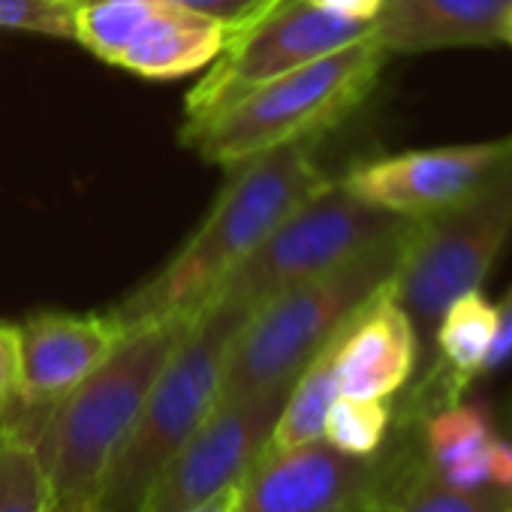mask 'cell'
I'll return each instance as SVG.
<instances>
[{
	"instance_id": "6",
	"label": "cell",
	"mask_w": 512,
	"mask_h": 512,
	"mask_svg": "<svg viewBox=\"0 0 512 512\" xmlns=\"http://www.w3.org/2000/svg\"><path fill=\"white\" fill-rule=\"evenodd\" d=\"M512 235V142L458 202L410 217L392 296L419 329H434L461 293L479 290Z\"/></svg>"
},
{
	"instance_id": "26",
	"label": "cell",
	"mask_w": 512,
	"mask_h": 512,
	"mask_svg": "<svg viewBox=\"0 0 512 512\" xmlns=\"http://www.w3.org/2000/svg\"><path fill=\"white\" fill-rule=\"evenodd\" d=\"M311 4L335 13V16H344V19H353V22H371L377 19V13L383 10L386 0H311Z\"/></svg>"
},
{
	"instance_id": "15",
	"label": "cell",
	"mask_w": 512,
	"mask_h": 512,
	"mask_svg": "<svg viewBox=\"0 0 512 512\" xmlns=\"http://www.w3.org/2000/svg\"><path fill=\"white\" fill-rule=\"evenodd\" d=\"M226 40L229 28L220 22L169 4V0H154L148 16L124 43L115 67L157 82L184 79L205 70L220 55Z\"/></svg>"
},
{
	"instance_id": "20",
	"label": "cell",
	"mask_w": 512,
	"mask_h": 512,
	"mask_svg": "<svg viewBox=\"0 0 512 512\" xmlns=\"http://www.w3.org/2000/svg\"><path fill=\"white\" fill-rule=\"evenodd\" d=\"M494 440L491 413L485 404H449L425 419V464L443 470L455 461H464L482 452Z\"/></svg>"
},
{
	"instance_id": "9",
	"label": "cell",
	"mask_w": 512,
	"mask_h": 512,
	"mask_svg": "<svg viewBox=\"0 0 512 512\" xmlns=\"http://www.w3.org/2000/svg\"><path fill=\"white\" fill-rule=\"evenodd\" d=\"M290 386L250 398L217 401L208 419L169 458L139 512H184L193 503L241 482L263 455Z\"/></svg>"
},
{
	"instance_id": "1",
	"label": "cell",
	"mask_w": 512,
	"mask_h": 512,
	"mask_svg": "<svg viewBox=\"0 0 512 512\" xmlns=\"http://www.w3.org/2000/svg\"><path fill=\"white\" fill-rule=\"evenodd\" d=\"M329 181L317 163L314 139L235 166L214 208L172 263L112 314L127 332L157 320L196 317L269 232Z\"/></svg>"
},
{
	"instance_id": "18",
	"label": "cell",
	"mask_w": 512,
	"mask_h": 512,
	"mask_svg": "<svg viewBox=\"0 0 512 512\" xmlns=\"http://www.w3.org/2000/svg\"><path fill=\"white\" fill-rule=\"evenodd\" d=\"M335 341L338 335L293 380L266 449H290V446L323 440L329 407L341 395L338 374H335Z\"/></svg>"
},
{
	"instance_id": "23",
	"label": "cell",
	"mask_w": 512,
	"mask_h": 512,
	"mask_svg": "<svg viewBox=\"0 0 512 512\" xmlns=\"http://www.w3.org/2000/svg\"><path fill=\"white\" fill-rule=\"evenodd\" d=\"M169 4H178L199 16H208V19L220 22L223 28H229V34H232L241 25L253 22L260 13H266L272 4H278V0H169Z\"/></svg>"
},
{
	"instance_id": "31",
	"label": "cell",
	"mask_w": 512,
	"mask_h": 512,
	"mask_svg": "<svg viewBox=\"0 0 512 512\" xmlns=\"http://www.w3.org/2000/svg\"><path fill=\"white\" fill-rule=\"evenodd\" d=\"M500 40L512 46V10L506 13V22H503V31H500Z\"/></svg>"
},
{
	"instance_id": "7",
	"label": "cell",
	"mask_w": 512,
	"mask_h": 512,
	"mask_svg": "<svg viewBox=\"0 0 512 512\" xmlns=\"http://www.w3.org/2000/svg\"><path fill=\"white\" fill-rule=\"evenodd\" d=\"M404 220L407 217L359 199L344 181H329L269 232L226 278L217 296L253 314L266 299L350 263L353 256L401 229Z\"/></svg>"
},
{
	"instance_id": "30",
	"label": "cell",
	"mask_w": 512,
	"mask_h": 512,
	"mask_svg": "<svg viewBox=\"0 0 512 512\" xmlns=\"http://www.w3.org/2000/svg\"><path fill=\"white\" fill-rule=\"evenodd\" d=\"M380 503H383V497H374V500H365V503H359V506H353L347 512H380Z\"/></svg>"
},
{
	"instance_id": "29",
	"label": "cell",
	"mask_w": 512,
	"mask_h": 512,
	"mask_svg": "<svg viewBox=\"0 0 512 512\" xmlns=\"http://www.w3.org/2000/svg\"><path fill=\"white\" fill-rule=\"evenodd\" d=\"M52 512H100V509H97V497H79V500L52 503Z\"/></svg>"
},
{
	"instance_id": "24",
	"label": "cell",
	"mask_w": 512,
	"mask_h": 512,
	"mask_svg": "<svg viewBox=\"0 0 512 512\" xmlns=\"http://www.w3.org/2000/svg\"><path fill=\"white\" fill-rule=\"evenodd\" d=\"M22 392V338L19 326L0 323V416L19 404Z\"/></svg>"
},
{
	"instance_id": "22",
	"label": "cell",
	"mask_w": 512,
	"mask_h": 512,
	"mask_svg": "<svg viewBox=\"0 0 512 512\" xmlns=\"http://www.w3.org/2000/svg\"><path fill=\"white\" fill-rule=\"evenodd\" d=\"M0 31L76 40V7L67 0H0Z\"/></svg>"
},
{
	"instance_id": "28",
	"label": "cell",
	"mask_w": 512,
	"mask_h": 512,
	"mask_svg": "<svg viewBox=\"0 0 512 512\" xmlns=\"http://www.w3.org/2000/svg\"><path fill=\"white\" fill-rule=\"evenodd\" d=\"M238 503H241V482H232V485L220 488L217 494L193 503L184 512H238Z\"/></svg>"
},
{
	"instance_id": "14",
	"label": "cell",
	"mask_w": 512,
	"mask_h": 512,
	"mask_svg": "<svg viewBox=\"0 0 512 512\" xmlns=\"http://www.w3.org/2000/svg\"><path fill=\"white\" fill-rule=\"evenodd\" d=\"M512 0H386L371 37L392 55H419L500 40Z\"/></svg>"
},
{
	"instance_id": "2",
	"label": "cell",
	"mask_w": 512,
	"mask_h": 512,
	"mask_svg": "<svg viewBox=\"0 0 512 512\" xmlns=\"http://www.w3.org/2000/svg\"><path fill=\"white\" fill-rule=\"evenodd\" d=\"M196 317H172L133 329L91 377L46 410L37 446L52 482V503L97 497L157 374Z\"/></svg>"
},
{
	"instance_id": "27",
	"label": "cell",
	"mask_w": 512,
	"mask_h": 512,
	"mask_svg": "<svg viewBox=\"0 0 512 512\" xmlns=\"http://www.w3.org/2000/svg\"><path fill=\"white\" fill-rule=\"evenodd\" d=\"M488 461H491V485L509 488L512 485V440H503L494 434L491 449H488Z\"/></svg>"
},
{
	"instance_id": "8",
	"label": "cell",
	"mask_w": 512,
	"mask_h": 512,
	"mask_svg": "<svg viewBox=\"0 0 512 512\" xmlns=\"http://www.w3.org/2000/svg\"><path fill=\"white\" fill-rule=\"evenodd\" d=\"M371 22L335 16L311 0H278L229 34L208 73L187 94L181 133L205 124L260 85L371 37Z\"/></svg>"
},
{
	"instance_id": "13",
	"label": "cell",
	"mask_w": 512,
	"mask_h": 512,
	"mask_svg": "<svg viewBox=\"0 0 512 512\" xmlns=\"http://www.w3.org/2000/svg\"><path fill=\"white\" fill-rule=\"evenodd\" d=\"M389 281L338 332L335 374L341 395L386 401L404 389L416 368L419 332L392 296Z\"/></svg>"
},
{
	"instance_id": "11",
	"label": "cell",
	"mask_w": 512,
	"mask_h": 512,
	"mask_svg": "<svg viewBox=\"0 0 512 512\" xmlns=\"http://www.w3.org/2000/svg\"><path fill=\"white\" fill-rule=\"evenodd\" d=\"M512 136L476 145L404 151L356 163L341 181L359 199L401 217H425L458 202L506 154Z\"/></svg>"
},
{
	"instance_id": "34",
	"label": "cell",
	"mask_w": 512,
	"mask_h": 512,
	"mask_svg": "<svg viewBox=\"0 0 512 512\" xmlns=\"http://www.w3.org/2000/svg\"><path fill=\"white\" fill-rule=\"evenodd\" d=\"M509 491H512V485H509Z\"/></svg>"
},
{
	"instance_id": "32",
	"label": "cell",
	"mask_w": 512,
	"mask_h": 512,
	"mask_svg": "<svg viewBox=\"0 0 512 512\" xmlns=\"http://www.w3.org/2000/svg\"><path fill=\"white\" fill-rule=\"evenodd\" d=\"M67 4H70V7H76V10H79V7H85V4H88V0H67Z\"/></svg>"
},
{
	"instance_id": "12",
	"label": "cell",
	"mask_w": 512,
	"mask_h": 512,
	"mask_svg": "<svg viewBox=\"0 0 512 512\" xmlns=\"http://www.w3.org/2000/svg\"><path fill=\"white\" fill-rule=\"evenodd\" d=\"M130 332L109 311L103 317L40 314L19 326L22 392L19 404L46 410L91 377Z\"/></svg>"
},
{
	"instance_id": "16",
	"label": "cell",
	"mask_w": 512,
	"mask_h": 512,
	"mask_svg": "<svg viewBox=\"0 0 512 512\" xmlns=\"http://www.w3.org/2000/svg\"><path fill=\"white\" fill-rule=\"evenodd\" d=\"M494 329L497 311L479 290L461 293L440 314L434 326L440 353V368L434 371V380H440L443 407L455 404L464 395V389L482 374L485 356L494 341Z\"/></svg>"
},
{
	"instance_id": "33",
	"label": "cell",
	"mask_w": 512,
	"mask_h": 512,
	"mask_svg": "<svg viewBox=\"0 0 512 512\" xmlns=\"http://www.w3.org/2000/svg\"><path fill=\"white\" fill-rule=\"evenodd\" d=\"M506 512H512V506H509V509H506Z\"/></svg>"
},
{
	"instance_id": "5",
	"label": "cell",
	"mask_w": 512,
	"mask_h": 512,
	"mask_svg": "<svg viewBox=\"0 0 512 512\" xmlns=\"http://www.w3.org/2000/svg\"><path fill=\"white\" fill-rule=\"evenodd\" d=\"M247 317V308L220 296L199 311L190 332L157 374L133 431L103 476L97 491L100 512L142 509L160 470L217 407L226 359Z\"/></svg>"
},
{
	"instance_id": "21",
	"label": "cell",
	"mask_w": 512,
	"mask_h": 512,
	"mask_svg": "<svg viewBox=\"0 0 512 512\" xmlns=\"http://www.w3.org/2000/svg\"><path fill=\"white\" fill-rule=\"evenodd\" d=\"M392 425V407L383 398L338 395L329 407L323 440L344 455L374 458Z\"/></svg>"
},
{
	"instance_id": "3",
	"label": "cell",
	"mask_w": 512,
	"mask_h": 512,
	"mask_svg": "<svg viewBox=\"0 0 512 512\" xmlns=\"http://www.w3.org/2000/svg\"><path fill=\"white\" fill-rule=\"evenodd\" d=\"M407 223L410 217L401 229L380 238L335 272L296 284L256 308L232 341L220 401L293 386L302 368L395 275Z\"/></svg>"
},
{
	"instance_id": "4",
	"label": "cell",
	"mask_w": 512,
	"mask_h": 512,
	"mask_svg": "<svg viewBox=\"0 0 512 512\" xmlns=\"http://www.w3.org/2000/svg\"><path fill=\"white\" fill-rule=\"evenodd\" d=\"M383 61L386 52L374 37H365L260 85L205 124L181 133V142L208 163L235 169L275 148L317 139L368 100Z\"/></svg>"
},
{
	"instance_id": "17",
	"label": "cell",
	"mask_w": 512,
	"mask_h": 512,
	"mask_svg": "<svg viewBox=\"0 0 512 512\" xmlns=\"http://www.w3.org/2000/svg\"><path fill=\"white\" fill-rule=\"evenodd\" d=\"M46 410L16 404L0 416V512H52V482L37 446Z\"/></svg>"
},
{
	"instance_id": "19",
	"label": "cell",
	"mask_w": 512,
	"mask_h": 512,
	"mask_svg": "<svg viewBox=\"0 0 512 512\" xmlns=\"http://www.w3.org/2000/svg\"><path fill=\"white\" fill-rule=\"evenodd\" d=\"M509 506V488H455L422 464L395 482V488H386L380 512H506Z\"/></svg>"
},
{
	"instance_id": "25",
	"label": "cell",
	"mask_w": 512,
	"mask_h": 512,
	"mask_svg": "<svg viewBox=\"0 0 512 512\" xmlns=\"http://www.w3.org/2000/svg\"><path fill=\"white\" fill-rule=\"evenodd\" d=\"M494 311H497V329H494V341H491V350L485 356L482 374L500 371L503 365L512 362V290L503 296V302Z\"/></svg>"
},
{
	"instance_id": "10",
	"label": "cell",
	"mask_w": 512,
	"mask_h": 512,
	"mask_svg": "<svg viewBox=\"0 0 512 512\" xmlns=\"http://www.w3.org/2000/svg\"><path fill=\"white\" fill-rule=\"evenodd\" d=\"M389 467L374 458H353L326 440L263 449L241 479L238 512H347L383 497Z\"/></svg>"
}]
</instances>
